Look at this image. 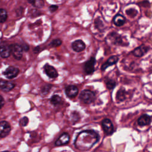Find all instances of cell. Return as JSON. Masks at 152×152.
<instances>
[{"label": "cell", "instance_id": "obj_7", "mask_svg": "<svg viewBox=\"0 0 152 152\" xmlns=\"http://www.w3.org/2000/svg\"><path fill=\"white\" fill-rule=\"evenodd\" d=\"M102 127L105 134L109 135L112 134L114 131V128L113 124L110 119H104L102 122Z\"/></svg>", "mask_w": 152, "mask_h": 152}, {"label": "cell", "instance_id": "obj_29", "mask_svg": "<svg viewBox=\"0 0 152 152\" xmlns=\"http://www.w3.org/2000/svg\"><path fill=\"white\" fill-rule=\"evenodd\" d=\"M58 8V6L56 5H52L49 7V10L50 11V12H53L55 11H56Z\"/></svg>", "mask_w": 152, "mask_h": 152}, {"label": "cell", "instance_id": "obj_15", "mask_svg": "<svg viewBox=\"0 0 152 152\" xmlns=\"http://www.w3.org/2000/svg\"><path fill=\"white\" fill-rule=\"evenodd\" d=\"M11 55L10 46L7 44L2 43L0 45V55L2 58H8Z\"/></svg>", "mask_w": 152, "mask_h": 152}, {"label": "cell", "instance_id": "obj_20", "mask_svg": "<svg viewBox=\"0 0 152 152\" xmlns=\"http://www.w3.org/2000/svg\"><path fill=\"white\" fill-rule=\"evenodd\" d=\"M27 1L33 7L37 8H41L43 7L45 5L44 0H27Z\"/></svg>", "mask_w": 152, "mask_h": 152}, {"label": "cell", "instance_id": "obj_30", "mask_svg": "<svg viewBox=\"0 0 152 152\" xmlns=\"http://www.w3.org/2000/svg\"><path fill=\"white\" fill-rule=\"evenodd\" d=\"M4 103H5V102H4V98L0 95V109L4 106Z\"/></svg>", "mask_w": 152, "mask_h": 152}, {"label": "cell", "instance_id": "obj_8", "mask_svg": "<svg viewBox=\"0 0 152 152\" xmlns=\"http://www.w3.org/2000/svg\"><path fill=\"white\" fill-rule=\"evenodd\" d=\"M11 131V126L7 121L0 122V138L7 136Z\"/></svg>", "mask_w": 152, "mask_h": 152}, {"label": "cell", "instance_id": "obj_12", "mask_svg": "<svg viewBox=\"0 0 152 152\" xmlns=\"http://www.w3.org/2000/svg\"><path fill=\"white\" fill-rule=\"evenodd\" d=\"M119 61V57L117 55H113L111 56L108 58V59L101 66V70L102 71H104L107 69L110 66H112L116 63L118 62Z\"/></svg>", "mask_w": 152, "mask_h": 152}, {"label": "cell", "instance_id": "obj_28", "mask_svg": "<svg viewBox=\"0 0 152 152\" xmlns=\"http://www.w3.org/2000/svg\"><path fill=\"white\" fill-rule=\"evenodd\" d=\"M28 119L27 118V117H23V118H21L20 121V124L21 126H26L28 124Z\"/></svg>", "mask_w": 152, "mask_h": 152}, {"label": "cell", "instance_id": "obj_23", "mask_svg": "<svg viewBox=\"0 0 152 152\" xmlns=\"http://www.w3.org/2000/svg\"><path fill=\"white\" fill-rule=\"evenodd\" d=\"M107 88L109 90H112L116 86V82L112 79H107L105 81Z\"/></svg>", "mask_w": 152, "mask_h": 152}, {"label": "cell", "instance_id": "obj_10", "mask_svg": "<svg viewBox=\"0 0 152 152\" xmlns=\"http://www.w3.org/2000/svg\"><path fill=\"white\" fill-rule=\"evenodd\" d=\"M43 68H44V71H45L46 74L49 78H55L58 76V72L56 70V69L53 66L49 65L48 64H45Z\"/></svg>", "mask_w": 152, "mask_h": 152}, {"label": "cell", "instance_id": "obj_21", "mask_svg": "<svg viewBox=\"0 0 152 152\" xmlns=\"http://www.w3.org/2000/svg\"><path fill=\"white\" fill-rule=\"evenodd\" d=\"M61 102H62L61 97L57 94H55L52 96V97L50 98V103L54 106H56L61 103Z\"/></svg>", "mask_w": 152, "mask_h": 152}, {"label": "cell", "instance_id": "obj_16", "mask_svg": "<svg viewBox=\"0 0 152 152\" xmlns=\"http://www.w3.org/2000/svg\"><path fill=\"white\" fill-rule=\"evenodd\" d=\"M69 141V135L65 132L62 134L59 138L58 139L55 141V145L56 146H60L62 145H65Z\"/></svg>", "mask_w": 152, "mask_h": 152}, {"label": "cell", "instance_id": "obj_24", "mask_svg": "<svg viewBox=\"0 0 152 152\" xmlns=\"http://www.w3.org/2000/svg\"><path fill=\"white\" fill-rule=\"evenodd\" d=\"M7 19V12L4 9H0V23L5 22Z\"/></svg>", "mask_w": 152, "mask_h": 152}, {"label": "cell", "instance_id": "obj_19", "mask_svg": "<svg viewBox=\"0 0 152 152\" xmlns=\"http://www.w3.org/2000/svg\"><path fill=\"white\" fill-rule=\"evenodd\" d=\"M126 92L125 90L123 88H120L116 93V99L119 101V102H122L126 99Z\"/></svg>", "mask_w": 152, "mask_h": 152}, {"label": "cell", "instance_id": "obj_6", "mask_svg": "<svg viewBox=\"0 0 152 152\" xmlns=\"http://www.w3.org/2000/svg\"><path fill=\"white\" fill-rule=\"evenodd\" d=\"M18 73H19L18 68L13 66H10L8 67L3 72L2 74L6 78L8 79H12L16 77L18 74Z\"/></svg>", "mask_w": 152, "mask_h": 152}, {"label": "cell", "instance_id": "obj_22", "mask_svg": "<svg viewBox=\"0 0 152 152\" xmlns=\"http://www.w3.org/2000/svg\"><path fill=\"white\" fill-rule=\"evenodd\" d=\"M94 24H95V27L97 29H98L100 31H103V30H104V26L103 22L100 20V19L99 18H97L94 20Z\"/></svg>", "mask_w": 152, "mask_h": 152}, {"label": "cell", "instance_id": "obj_18", "mask_svg": "<svg viewBox=\"0 0 152 152\" xmlns=\"http://www.w3.org/2000/svg\"><path fill=\"white\" fill-rule=\"evenodd\" d=\"M151 122V118L149 115L144 114L141 116L138 119V124L140 126L148 125Z\"/></svg>", "mask_w": 152, "mask_h": 152}, {"label": "cell", "instance_id": "obj_1", "mask_svg": "<svg viewBox=\"0 0 152 152\" xmlns=\"http://www.w3.org/2000/svg\"><path fill=\"white\" fill-rule=\"evenodd\" d=\"M99 140V134L93 130H86L80 132L77 136L74 144L80 151L90 149Z\"/></svg>", "mask_w": 152, "mask_h": 152}, {"label": "cell", "instance_id": "obj_14", "mask_svg": "<svg viewBox=\"0 0 152 152\" xmlns=\"http://www.w3.org/2000/svg\"><path fill=\"white\" fill-rule=\"evenodd\" d=\"M15 87V84L13 82L1 80H0V88L5 92L10 91Z\"/></svg>", "mask_w": 152, "mask_h": 152}, {"label": "cell", "instance_id": "obj_27", "mask_svg": "<svg viewBox=\"0 0 152 152\" xmlns=\"http://www.w3.org/2000/svg\"><path fill=\"white\" fill-rule=\"evenodd\" d=\"M51 87L52 86L50 85V84H46V85H45L43 86L42 88H41V92L43 94H46L49 93V90H50L51 88Z\"/></svg>", "mask_w": 152, "mask_h": 152}, {"label": "cell", "instance_id": "obj_2", "mask_svg": "<svg viewBox=\"0 0 152 152\" xmlns=\"http://www.w3.org/2000/svg\"><path fill=\"white\" fill-rule=\"evenodd\" d=\"M106 40L110 43L116 46H126L129 45V42L125 37H122L121 34L115 31L110 33L107 35Z\"/></svg>", "mask_w": 152, "mask_h": 152}, {"label": "cell", "instance_id": "obj_5", "mask_svg": "<svg viewBox=\"0 0 152 152\" xmlns=\"http://www.w3.org/2000/svg\"><path fill=\"white\" fill-rule=\"evenodd\" d=\"M11 53H12L14 58L17 60H20L23 56V50L21 45L15 43L10 46Z\"/></svg>", "mask_w": 152, "mask_h": 152}, {"label": "cell", "instance_id": "obj_13", "mask_svg": "<svg viewBox=\"0 0 152 152\" xmlns=\"http://www.w3.org/2000/svg\"><path fill=\"white\" fill-rule=\"evenodd\" d=\"M65 91L66 95L69 98H74L77 95L78 93V89L75 86L69 85L66 87Z\"/></svg>", "mask_w": 152, "mask_h": 152}, {"label": "cell", "instance_id": "obj_17", "mask_svg": "<svg viewBox=\"0 0 152 152\" xmlns=\"http://www.w3.org/2000/svg\"><path fill=\"white\" fill-rule=\"evenodd\" d=\"M125 21H126L125 17L120 14H118L115 15L113 18V24L118 27H121L123 26L125 24Z\"/></svg>", "mask_w": 152, "mask_h": 152}, {"label": "cell", "instance_id": "obj_32", "mask_svg": "<svg viewBox=\"0 0 152 152\" xmlns=\"http://www.w3.org/2000/svg\"><path fill=\"white\" fill-rule=\"evenodd\" d=\"M2 152H9V151H2Z\"/></svg>", "mask_w": 152, "mask_h": 152}, {"label": "cell", "instance_id": "obj_9", "mask_svg": "<svg viewBox=\"0 0 152 152\" xmlns=\"http://www.w3.org/2000/svg\"><path fill=\"white\" fill-rule=\"evenodd\" d=\"M149 47L145 46V45H141V46L136 48L132 52L134 56L136 57H141L144 56L149 50Z\"/></svg>", "mask_w": 152, "mask_h": 152}, {"label": "cell", "instance_id": "obj_4", "mask_svg": "<svg viewBox=\"0 0 152 152\" xmlns=\"http://www.w3.org/2000/svg\"><path fill=\"white\" fill-rule=\"evenodd\" d=\"M96 64V59L94 57H90L83 65V71L85 75H88L92 74L94 71V65Z\"/></svg>", "mask_w": 152, "mask_h": 152}, {"label": "cell", "instance_id": "obj_11", "mask_svg": "<svg viewBox=\"0 0 152 152\" xmlns=\"http://www.w3.org/2000/svg\"><path fill=\"white\" fill-rule=\"evenodd\" d=\"M71 47L74 51L76 52H80L85 49L86 45L83 40L78 39L74 41L72 43Z\"/></svg>", "mask_w": 152, "mask_h": 152}, {"label": "cell", "instance_id": "obj_3", "mask_svg": "<svg viewBox=\"0 0 152 152\" xmlns=\"http://www.w3.org/2000/svg\"><path fill=\"white\" fill-rule=\"evenodd\" d=\"M80 99L86 104L92 103L95 99V94L90 90H84L80 94Z\"/></svg>", "mask_w": 152, "mask_h": 152}, {"label": "cell", "instance_id": "obj_25", "mask_svg": "<svg viewBox=\"0 0 152 152\" xmlns=\"http://www.w3.org/2000/svg\"><path fill=\"white\" fill-rule=\"evenodd\" d=\"M62 42L61 39H53L52 41H51L49 45L53 48H56V47L59 46L62 44Z\"/></svg>", "mask_w": 152, "mask_h": 152}, {"label": "cell", "instance_id": "obj_26", "mask_svg": "<svg viewBox=\"0 0 152 152\" xmlns=\"http://www.w3.org/2000/svg\"><path fill=\"white\" fill-rule=\"evenodd\" d=\"M138 11L134 8H129L126 10V14L131 17H134L137 15Z\"/></svg>", "mask_w": 152, "mask_h": 152}, {"label": "cell", "instance_id": "obj_31", "mask_svg": "<svg viewBox=\"0 0 152 152\" xmlns=\"http://www.w3.org/2000/svg\"><path fill=\"white\" fill-rule=\"evenodd\" d=\"M21 47L23 48V50L24 51H28L29 49V46L27 45H21Z\"/></svg>", "mask_w": 152, "mask_h": 152}]
</instances>
